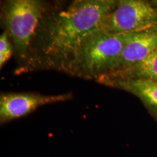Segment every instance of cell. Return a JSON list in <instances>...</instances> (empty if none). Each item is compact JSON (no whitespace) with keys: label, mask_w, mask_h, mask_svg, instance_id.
I'll list each match as a JSON object with an SVG mask.
<instances>
[{"label":"cell","mask_w":157,"mask_h":157,"mask_svg":"<svg viewBox=\"0 0 157 157\" xmlns=\"http://www.w3.org/2000/svg\"><path fill=\"white\" fill-rule=\"evenodd\" d=\"M15 51L13 45L11 43L8 34L4 32L0 36V67L2 68L4 65L11 57Z\"/></svg>","instance_id":"9c48e42d"},{"label":"cell","mask_w":157,"mask_h":157,"mask_svg":"<svg viewBox=\"0 0 157 157\" xmlns=\"http://www.w3.org/2000/svg\"><path fill=\"white\" fill-rule=\"evenodd\" d=\"M142 80L157 83V49L146 59L127 67L108 71L95 80L108 86L113 82Z\"/></svg>","instance_id":"52a82bcc"},{"label":"cell","mask_w":157,"mask_h":157,"mask_svg":"<svg viewBox=\"0 0 157 157\" xmlns=\"http://www.w3.org/2000/svg\"><path fill=\"white\" fill-rule=\"evenodd\" d=\"M151 2L153 3V4L157 8V1H152Z\"/></svg>","instance_id":"30bf717a"},{"label":"cell","mask_w":157,"mask_h":157,"mask_svg":"<svg viewBox=\"0 0 157 157\" xmlns=\"http://www.w3.org/2000/svg\"><path fill=\"white\" fill-rule=\"evenodd\" d=\"M115 0H75L45 12L27 59L17 72L37 69L65 72L80 40L115 8Z\"/></svg>","instance_id":"6da1fadb"},{"label":"cell","mask_w":157,"mask_h":157,"mask_svg":"<svg viewBox=\"0 0 157 157\" xmlns=\"http://www.w3.org/2000/svg\"><path fill=\"white\" fill-rule=\"evenodd\" d=\"M157 49V25L133 34L124 46L112 70L127 67L140 62Z\"/></svg>","instance_id":"8992f818"},{"label":"cell","mask_w":157,"mask_h":157,"mask_svg":"<svg viewBox=\"0 0 157 157\" xmlns=\"http://www.w3.org/2000/svg\"><path fill=\"white\" fill-rule=\"evenodd\" d=\"M157 25V8L151 1L121 0L93 30L103 33H135Z\"/></svg>","instance_id":"277c9868"},{"label":"cell","mask_w":157,"mask_h":157,"mask_svg":"<svg viewBox=\"0 0 157 157\" xmlns=\"http://www.w3.org/2000/svg\"><path fill=\"white\" fill-rule=\"evenodd\" d=\"M133 34H107L90 30L80 40L65 73L95 80L112 70Z\"/></svg>","instance_id":"7a4b0ae2"},{"label":"cell","mask_w":157,"mask_h":157,"mask_svg":"<svg viewBox=\"0 0 157 157\" xmlns=\"http://www.w3.org/2000/svg\"><path fill=\"white\" fill-rule=\"evenodd\" d=\"M48 8L39 0H8L1 6V23L11 40L21 66L27 59L37 30Z\"/></svg>","instance_id":"3957f363"},{"label":"cell","mask_w":157,"mask_h":157,"mask_svg":"<svg viewBox=\"0 0 157 157\" xmlns=\"http://www.w3.org/2000/svg\"><path fill=\"white\" fill-rule=\"evenodd\" d=\"M108 87L128 91L139 98L157 120V83L142 80L113 82Z\"/></svg>","instance_id":"ba28073f"},{"label":"cell","mask_w":157,"mask_h":157,"mask_svg":"<svg viewBox=\"0 0 157 157\" xmlns=\"http://www.w3.org/2000/svg\"><path fill=\"white\" fill-rule=\"evenodd\" d=\"M72 93L58 95L36 93H6L0 97V122L3 124L22 118L38 108L53 103L71 100Z\"/></svg>","instance_id":"5b68a950"}]
</instances>
